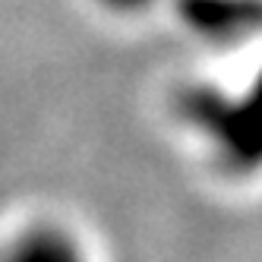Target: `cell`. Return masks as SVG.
<instances>
[{"mask_svg": "<svg viewBox=\"0 0 262 262\" xmlns=\"http://www.w3.org/2000/svg\"><path fill=\"white\" fill-rule=\"evenodd\" d=\"M98 16H104L107 23H145L152 16H164L167 0H85Z\"/></svg>", "mask_w": 262, "mask_h": 262, "instance_id": "4", "label": "cell"}, {"mask_svg": "<svg viewBox=\"0 0 262 262\" xmlns=\"http://www.w3.org/2000/svg\"><path fill=\"white\" fill-rule=\"evenodd\" d=\"M164 13L209 48H234L256 29V0H167Z\"/></svg>", "mask_w": 262, "mask_h": 262, "instance_id": "3", "label": "cell"}, {"mask_svg": "<svg viewBox=\"0 0 262 262\" xmlns=\"http://www.w3.org/2000/svg\"><path fill=\"white\" fill-rule=\"evenodd\" d=\"M174 104V123L180 126V136L193 152L212 164V171L224 177H237L234 167L237 158V92L221 85L215 79L202 82H183L177 92Z\"/></svg>", "mask_w": 262, "mask_h": 262, "instance_id": "1", "label": "cell"}, {"mask_svg": "<svg viewBox=\"0 0 262 262\" xmlns=\"http://www.w3.org/2000/svg\"><path fill=\"white\" fill-rule=\"evenodd\" d=\"M0 262H101L95 240L63 212L32 209L0 228Z\"/></svg>", "mask_w": 262, "mask_h": 262, "instance_id": "2", "label": "cell"}]
</instances>
